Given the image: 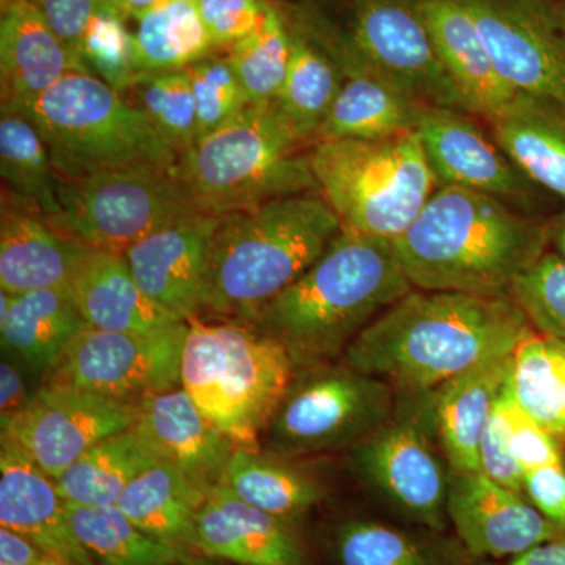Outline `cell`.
Listing matches in <instances>:
<instances>
[{
    "instance_id": "cell-1",
    "label": "cell",
    "mask_w": 565,
    "mask_h": 565,
    "mask_svg": "<svg viewBox=\"0 0 565 565\" xmlns=\"http://www.w3.org/2000/svg\"><path fill=\"white\" fill-rule=\"evenodd\" d=\"M533 332L511 296L412 289L366 327L341 363L401 394L430 393Z\"/></svg>"
},
{
    "instance_id": "cell-2",
    "label": "cell",
    "mask_w": 565,
    "mask_h": 565,
    "mask_svg": "<svg viewBox=\"0 0 565 565\" xmlns=\"http://www.w3.org/2000/svg\"><path fill=\"white\" fill-rule=\"evenodd\" d=\"M393 245L415 289L501 297L548 250V237L546 223L505 200L444 185Z\"/></svg>"
},
{
    "instance_id": "cell-3",
    "label": "cell",
    "mask_w": 565,
    "mask_h": 565,
    "mask_svg": "<svg viewBox=\"0 0 565 565\" xmlns=\"http://www.w3.org/2000/svg\"><path fill=\"white\" fill-rule=\"evenodd\" d=\"M412 289L393 241L343 230L307 273L245 323L285 345L297 370H307L341 359Z\"/></svg>"
},
{
    "instance_id": "cell-4",
    "label": "cell",
    "mask_w": 565,
    "mask_h": 565,
    "mask_svg": "<svg viewBox=\"0 0 565 565\" xmlns=\"http://www.w3.org/2000/svg\"><path fill=\"white\" fill-rule=\"evenodd\" d=\"M343 232L321 193L223 215L212 237L203 311L248 322L307 273Z\"/></svg>"
},
{
    "instance_id": "cell-5",
    "label": "cell",
    "mask_w": 565,
    "mask_h": 565,
    "mask_svg": "<svg viewBox=\"0 0 565 565\" xmlns=\"http://www.w3.org/2000/svg\"><path fill=\"white\" fill-rule=\"evenodd\" d=\"M296 374L285 345L255 327L188 319L181 386L239 448H262L263 434Z\"/></svg>"
},
{
    "instance_id": "cell-6",
    "label": "cell",
    "mask_w": 565,
    "mask_h": 565,
    "mask_svg": "<svg viewBox=\"0 0 565 565\" xmlns=\"http://www.w3.org/2000/svg\"><path fill=\"white\" fill-rule=\"evenodd\" d=\"M275 104H248L182 152L178 170L196 210L223 215L282 196L319 192L310 151Z\"/></svg>"
},
{
    "instance_id": "cell-7",
    "label": "cell",
    "mask_w": 565,
    "mask_h": 565,
    "mask_svg": "<svg viewBox=\"0 0 565 565\" xmlns=\"http://www.w3.org/2000/svg\"><path fill=\"white\" fill-rule=\"evenodd\" d=\"M22 114L46 143L57 177L180 162L148 118L92 73L68 74Z\"/></svg>"
},
{
    "instance_id": "cell-8",
    "label": "cell",
    "mask_w": 565,
    "mask_h": 565,
    "mask_svg": "<svg viewBox=\"0 0 565 565\" xmlns=\"http://www.w3.org/2000/svg\"><path fill=\"white\" fill-rule=\"evenodd\" d=\"M318 191L344 232L394 241L437 191L418 132L379 140L316 141L310 150Z\"/></svg>"
},
{
    "instance_id": "cell-9",
    "label": "cell",
    "mask_w": 565,
    "mask_h": 565,
    "mask_svg": "<svg viewBox=\"0 0 565 565\" xmlns=\"http://www.w3.org/2000/svg\"><path fill=\"white\" fill-rule=\"evenodd\" d=\"M196 210L178 167L139 166L57 177V211L46 222L98 250L122 253Z\"/></svg>"
},
{
    "instance_id": "cell-10",
    "label": "cell",
    "mask_w": 565,
    "mask_h": 565,
    "mask_svg": "<svg viewBox=\"0 0 565 565\" xmlns=\"http://www.w3.org/2000/svg\"><path fill=\"white\" fill-rule=\"evenodd\" d=\"M329 364L296 374L263 434L264 451L297 459L352 449L392 418V385L348 364Z\"/></svg>"
},
{
    "instance_id": "cell-11",
    "label": "cell",
    "mask_w": 565,
    "mask_h": 565,
    "mask_svg": "<svg viewBox=\"0 0 565 565\" xmlns=\"http://www.w3.org/2000/svg\"><path fill=\"white\" fill-rule=\"evenodd\" d=\"M404 407L352 448L353 467L401 512L430 527L445 523L449 476L438 455L430 393L403 394Z\"/></svg>"
},
{
    "instance_id": "cell-12",
    "label": "cell",
    "mask_w": 565,
    "mask_h": 565,
    "mask_svg": "<svg viewBox=\"0 0 565 565\" xmlns=\"http://www.w3.org/2000/svg\"><path fill=\"white\" fill-rule=\"evenodd\" d=\"M188 321L156 332H110L82 327L44 384L73 386L118 403L139 404L181 386Z\"/></svg>"
},
{
    "instance_id": "cell-13",
    "label": "cell",
    "mask_w": 565,
    "mask_h": 565,
    "mask_svg": "<svg viewBox=\"0 0 565 565\" xmlns=\"http://www.w3.org/2000/svg\"><path fill=\"white\" fill-rule=\"evenodd\" d=\"M344 35L370 68L414 102L467 111L438 57L418 0H352Z\"/></svg>"
},
{
    "instance_id": "cell-14",
    "label": "cell",
    "mask_w": 565,
    "mask_h": 565,
    "mask_svg": "<svg viewBox=\"0 0 565 565\" xmlns=\"http://www.w3.org/2000/svg\"><path fill=\"white\" fill-rule=\"evenodd\" d=\"M501 79L565 103V32L553 0H463Z\"/></svg>"
},
{
    "instance_id": "cell-15",
    "label": "cell",
    "mask_w": 565,
    "mask_h": 565,
    "mask_svg": "<svg viewBox=\"0 0 565 565\" xmlns=\"http://www.w3.org/2000/svg\"><path fill=\"white\" fill-rule=\"evenodd\" d=\"M136 422L137 404L43 382L28 407L2 430V437L57 478L93 446L131 429Z\"/></svg>"
},
{
    "instance_id": "cell-16",
    "label": "cell",
    "mask_w": 565,
    "mask_h": 565,
    "mask_svg": "<svg viewBox=\"0 0 565 565\" xmlns=\"http://www.w3.org/2000/svg\"><path fill=\"white\" fill-rule=\"evenodd\" d=\"M300 28L329 51L344 74L343 85L327 114L316 141L379 140L415 131L422 104L362 61L344 32L322 17L305 11Z\"/></svg>"
},
{
    "instance_id": "cell-17",
    "label": "cell",
    "mask_w": 565,
    "mask_h": 565,
    "mask_svg": "<svg viewBox=\"0 0 565 565\" xmlns=\"http://www.w3.org/2000/svg\"><path fill=\"white\" fill-rule=\"evenodd\" d=\"M218 222L217 215L189 212L125 252L141 291L181 321L203 313L212 237Z\"/></svg>"
},
{
    "instance_id": "cell-18",
    "label": "cell",
    "mask_w": 565,
    "mask_h": 565,
    "mask_svg": "<svg viewBox=\"0 0 565 565\" xmlns=\"http://www.w3.org/2000/svg\"><path fill=\"white\" fill-rule=\"evenodd\" d=\"M446 514L476 556L515 557L565 533L522 493L497 484L482 471H451Z\"/></svg>"
},
{
    "instance_id": "cell-19",
    "label": "cell",
    "mask_w": 565,
    "mask_h": 565,
    "mask_svg": "<svg viewBox=\"0 0 565 565\" xmlns=\"http://www.w3.org/2000/svg\"><path fill=\"white\" fill-rule=\"evenodd\" d=\"M415 131L437 189L456 185L489 193L505 202L525 199L533 192V182L467 111L424 106Z\"/></svg>"
},
{
    "instance_id": "cell-20",
    "label": "cell",
    "mask_w": 565,
    "mask_h": 565,
    "mask_svg": "<svg viewBox=\"0 0 565 565\" xmlns=\"http://www.w3.org/2000/svg\"><path fill=\"white\" fill-rule=\"evenodd\" d=\"M193 548L236 565H308L302 542L289 523L245 503L222 484L206 490Z\"/></svg>"
},
{
    "instance_id": "cell-21",
    "label": "cell",
    "mask_w": 565,
    "mask_h": 565,
    "mask_svg": "<svg viewBox=\"0 0 565 565\" xmlns=\"http://www.w3.org/2000/svg\"><path fill=\"white\" fill-rule=\"evenodd\" d=\"M0 526L25 535L63 563L95 565L70 525L55 479L7 437L0 448Z\"/></svg>"
},
{
    "instance_id": "cell-22",
    "label": "cell",
    "mask_w": 565,
    "mask_h": 565,
    "mask_svg": "<svg viewBox=\"0 0 565 565\" xmlns=\"http://www.w3.org/2000/svg\"><path fill=\"white\" fill-rule=\"evenodd\" d=\"M71 73H90L55 35L32 0L2 9L0 98L2 109L24 111Z\"/></svg>"
},
{
    "instance_id": "cell-23",
    "label": "cell",
    "mask_w": 565,
    "mask_h": 565,
    "mask_svg": "<svg viewBox=\"0 0 565 565\" xmlns=\"http://www.w3.org/2000/svg\"><path fill=\"white\" fill-rule=\"evenodd\" d=\"M134 427L162 462L180 468L204 490L221 482L237 448L202 414L182 386L141 399Z\"/></svg>"
},
{
    "instance_id": "cell-24",
    "label": "cell",
    "mask_w": 565,
    "mask_h": 565,
    "mask_svg": "<svg viewBox=\"0 0 565 565\" xmlns=\"http://www.w3.org/2000/svg\"><path fill=\"white\" fill-rule=\"evenodd\" d=\"M93 247L52 228L46 218L2 200L0 217V286L22 294L39 289H68Z\"/></svg>"
},
{
    "instance_id": "cell-25",
    "label": "cell",
    "mask_w": 565,
    "mask_h": 565,
    "mask_svg": "<svg viewBox=\"0 0 565 565\" xmlns=\"http://www.w3.org/2000/svg\"><path fill=\"white\" fill-rule=\"evenodd\" d=\"M438 57L468 114L494 117L516 95L501 79L463 0H418Z\"/></svg>"
},
{
    "instance_id": "cell-26",
    "label": "cell",
    "mask_w": 565,
    "mask_h": 565,
    "mask_svg": "<svg viewBox=\"0 0 565 565\" xmlns=\"http://www.w3.org/2000/svg\"><path fill=\"white\" fill-rule=\"evenodd\" d=\"M512 353L475 364L430 392L435 434L451 471H479V445L508 385Z\"/></svg>"
},
{
    "instance_id": "cell-27",
    "label": "cell",
    "mask_w": 565,
    "mask_h": 565,
    "mask_svg": "<svg viewBox=\"0 0 565 565\" xmlns=\"http://www.w3.org/2000/svg\"><path fill=\"white\" fill-rule=\"evenodd\" d=\"M88 327L110 332H156L182 322L141 291L122 253L93 248L70 285Z\"/></svg>"
},
{
    "instance_id": "cell-28",
    "label": "cell",
    "mask_w": 565,
    "mask_h": 565,
    "mask_svg": "<svg viewBox=\"0 0 565 565\" xmlns=\"http://www.w3.org/2000/svg\"><path fill=\"white\" fill-rule=\"evenodd\" d=\"M487 121L516 169L565 200V103L516 93Z\"/></svg>"
},
{
    "instance_id": "cell-29",
    "label": "cell",
    "mask_w": 565,
    "mask_h": 565,
    "mask_svg": "<svg viewBox=\"0 0 565 565\" xmlns=\"http://www.w3.org/2000/svg\"><path fill=\"white\" fill-rule=\"evenodd\" d=\"M85 326L70 289L0 291L3 352L11 353L33 373H50Z\"/></svg>"
},
{
    "instance_id": "cell-30",
    "label": "cell",
    "mask_w": 565,
    "mask_h": 565,
    "mask_svg": "<svg viewBox=\"0 0 565 565\" xmlns=\"http://www.w3.org/2000/svg\"><path fill=\"white\" fill-rule=\"evenodd\" d=\"M294 460L262 448L237 446L218 484L253 508L292 525L326 497L319 479Z\"/></svg>"
},
{
    "instance_id": "cell-31",
    "label": "cell",
    "mask_w": 565,
    "mask_h": 565,
    "mask_svg": "<svg viewBox=\"0 0 565 565\" xmlns=\"http://www.w3.org/2000/svg\"><path fill=\"white\" fill-rule=\"evenodd\" d=\"M204 500L203 487L180 468L159 462L126 487L117 508L151 537L188 552Z\"/></svg>"
},
{
    "instance_id": "cell-32",
    "label": "cell",
    "mask_w": 565,
    "mask_h": 565,
    "mask_svg": "<svg viewBox=\"0 0 565 565\" xmlns=\"http://www.w3.org/2000/svg\"><path fill=\"white\" fill-rule=\"evenodd\" d=\"M159 462L147 438L132 426L93 446L54 479L66 503L106 508L117 505L126 487Z\"/></svg>"
},
{
    "instance_id": "cell-33",
    "label": "cell",
    "mask_w": 565,
    "mask_h": 565,
    "mask_svg": "<svg viewBox=\"0 0 565 565\" xmlns=\"http://www.w3.org/2000/svg\"><path fill=\"white\" fill-rule=\"evenodd\" d=\"M291 55L275 107L303 143L315 139L343 85L340 65L302 28L289 24Z\"/></svg>"
},
{
    "instance_id": "cell-34",
    "label": "cell",
    "mask_w": 565,
    "mask_h": 565,
    "mask_svg": "<svg viewBox=\"0 0 565 565\" xmlns=\"http://www.w3.org/2000/svg\"><path fill=\"white\" fill-rule=\"evenodd\" d=\"M509 392L557 441H565V341L531 332L512 353Z\"/></svg>"
},
{
    "instance_id": "cell-35",
    "label": "cell",
    "mask_w": 565,
    "mask_h": 565,
    "mask_svg": "<svg viewBox=\"0 0 565 565\" xmlns=\"http://www.w3.org/2000/svg\"><path fill=\"white\" fill-rule=\"evenodd\" d=\"M0 111V173L7 200L50 218L57 211V173L46 143L24 114Z\"/></svg>"
},
{
    "instance_id": "cell-36",
    "label": "cell",
    "mask_w": 565,
    "mask_h": 565,
    "mask_svg": "<svg viewBox=\"0 0 565 565\" xmlns=\"http://www.w3.org/2000/svg\"><path fill=\"white\" fill-rule=\"evenodd\" d=\"M136 24L132 39L137 76L188 68L215 50L196 0H172Z\"/></svg>"
},
{
    "instance_id": "cell-37",
    "label": "cell",
    "mask_w": 565,
    "mask_h": 565,
    "mask_svg": "<svg viewBox=\"0 0 565 565\" xmlns=\"http://www.w3.org/2000/svg\"><path fill=\"white\" fill-rule=\"evenodd\" d=\"M66 515L77 541L103 565H180L191 557L141 531L117 505L66 503Z\"/></svg>"
},
{
    "instance_id": "cell-38",
    "label": "cell",
    "mask_w": 565,
    "mask_h": 565,
    "mask_svg": "<svg viewBox=\"0 0 565 565\" xmlns=\"http://www.w3.org/2000/svg\"><path fill=\"white\" fill-rule=\"evenodd\" d=\"M291 55V31L270 3L259 28L230 47L228 58L248 104H273L285 84Z\"/></svg>"
},
{
    "instance_id": "cell-39",
    "label": "cell",
    "mask_w": 565,
    "mask_h": 565,
    "mask_svg": "<svg viewBox=\"0 0 565 565\" xmlns=\"http://www.w3.org/2000/svg\"><path fill=\"white\" fill-rule=\"evenodd\" d=\"M129 102L178 154L199 140V117L188 71L145 73L134 81Z\"/></svg>"
},
{
    "instance_id": "cell-40",
    "label": "cell",
    "mask_w": 565,
    "mask_h": 565,
    "mask_svg": "<svg viewBox=\"0 0 565 565\" xmlns=\"http://www.w3.org/2000/svg\"><path fill=\"white\" fill-rule=\"evenodd\" d=\"M338 565H440L411 535L370 520L344 523L334 535Z\"/></svg>"
},
{
    "instance_id": "cell-41",
    "label": "cell",
    "mask_w": 565,
    "mask_h": 565,
    "mask_svg": "<svg viewBox=\"0 0 565 565\" xmlns=\"http://www.w3.org/2000/svg\"><path fill=\"white\" fill-rule=\"evenodd\" d=\"M511 297L531 327L545 337L565 341V259L546 250L519 275Z\"/></svg>"
},
{
    "instance_id": "cell-42",
    "label": "cell",
    "mask_w": 565,
    "mask_h": 565,
    "mask_svg": "<svg viewBox=\"0 0 565 565\" xmlns=\"http://www.w3.org/2000/svg\"><path fill=\"white\" fill-rule=\"evenodd\" d=\"M126 20L111 10L96 14L82 40L81 57L92 74L126 95L137 79L134 39Z\"/></svg>"
},
{
    "instance_id": "cell-43",
    "label": "cell",
    "mask_w": 565,
    "mask_h": 565,
    "mask_svg": "<svg viewBox=\"0 0 565 565\" xmlns=\"http://www.w3.org/2000/svg\"><path fill=\"white\" fill-rule=\"evenodd\" d=\"M199 117V139L221 128L248 106L228 55L210 54L185 68Z\"/></svg>"
},
{
    "instance_id": "cell-44",
    "label": "cell",
    "mask_w": 565,
    "mask_h": 565,
    "mask_svg": "<svg viewBox=\"0 0 565 565\" xmlns=\"http://www.w3.org/2000/svg\"><path fill=\"white\" fill-rule=\"evenodd\" d=\"M512 396L509 386L494 403L479 445V471L497 484L523 494V473L511 451Z\"/></svg>"
},
{
    "instance_id": "cell-45",
    "label": "cell",
    "mask_w": 565,
    "mask_h": 565,
    "mask_svg": "<svg viewBox=\"0 0 565 565\" xmlns=\"http://www.w3.org/2000/svg\"><path fill=\"white\" fill-rule=\"evenodd\" d=\"M270 0H196L215 50L233 47L262 24Z\"/></svg>"
},
{
    "instance_id": "cell-46",
    "label": "cell",
    "mask_w": 565,
    "mask_h": 565,
    "mask_svg": "<svg viewBox=\"0 0 565 565\" xmlns=\"http://www.w3.org/2000/svg\"><path fill=\"white\" fill-rule=\"evenodd\" d=\"M55 35L77 58L82 40L96 14L111 10V0H32ZM90 71V70H88Z\"/></svg>"
},
{
    "instance_id": "cell-47",
    "label": "cell",
    "mask_w": 565,
    "mask_h": 565,
    "mask_svg": "<svg viewBox=\"0 0 565 565\" xmlns=\"http://www.w3.org/2000/svg\"><path fill=\"white\" fill-rule=\"evenodd\" d=\"M511 451L523 475L544 465L563 462L559 441L542 429L525 412L520 411L514 397L511 412Z\"/></svg>"
},
{
    "instance_id": "cell-48",
    "label": "cell",
    "mask_w": 565,
    "mask_h": 565,
    "mask_svg": "<svg viewBox=\"0 0 565 565\" xmlns=\"http://www.w3.org/2000/svg\"><path fill=\"white\" fill-rule=\"evenodd\" d=\"M523 492L545 519L565 527L564 462L544 465L523 475Z\"/></svg>"
},
{
    "instance_id": "cell-49",
    "label": "cell",
    "mask_w": 565,
    "mask_h": 565,
    "mask_svg": "<svg viewBox=\"0 0 565 565\" xmlns=\"http://www.w3.org/2000/svg\"><path fill=\"white\" fill-rule=\"evenodd\" d=\"M20 360L6 352L0 363V426L6 430L10 423L28 407L32 394L25 384Z\"/></svg>"
},
{
    "instance_id": "cell-50",
    "label": "cell",
    "mask_w": 565,
    "mask_h": 565,
    "mask_svg": "<svg viewBox=\"0 0 565 565\" xmlns=\"http://www.w3.org/2000/svg\"><path fill=\"white\" fill-rule=\"evenodd\" d=\"M46 556L31 539L0 526V565H40Z\"/></svg>"
},
{
    "instance_id": "cell-51",
    "label": "cell",
    "mask_w": 565,
    "mask_h": 565,
    "mask_svg": "<svg viewBox=\"0 0 565 565\" xmlns=\"http://www.w3.org/2000/svg\"><path fill=\"white\" fill-rule=\"evenodd\" d=\"M509 565H565V533L512 557Z\"/></svg>"
},
{
    "instance_id": "cell-52",
    "label": "cell",
    "mask_w": 565,
    "mask_h": 565,
    "mask_svg": "<svg viewBox=\"0 0 565 565\" xmlns=\"http://www.w3.org/2000/svg\"><path fill=\"white\" fill-rule=\"evenodd\" d=\"M169 2L172 0H111V9L120 14L122 20L137 21Z\"/></svg>"
},
{
    "instance_id": "cell-53",
    "label": "cell",
    "mask_w": 565,
    "mask_h": 565,
    "mask_svg": "<svg viewBox=\"0 0 565 565\" xmlns=\"http://www.w3.org/2000/svg\"><path fill=\"white\" fill-rule=\"evenodd\" d=\"M546 237H548L550 250L565 259V210L546 223Z\"/></svg>"
},
{
    "instance_id": "cell-54",
    "label": "cell",
    "mask_w": 565,
    "mask_h": 565,
    "mask_svg": "<svg viewBox=\"0 0 565 565\" xmlns=\"http://www.w3.org/2000/svg\"><path fill=\"white\" fill-rule=\"evenodd\" d=\"M180 565H225V564H222V563H218L217 559H212V557H210V559H206V557H189L188 561H184V563L180 564Z\"/></svg>"
},
{
    "instance_id": "cell-55",
    "label": "cell",
    "mask_w": 565,
    "mask_h": 565,
    "mask_svg": "<svg viewBox=\"0 0 565 565\" xmlns=\"http://www.w3.org/2000/svg\"><path fill=\"white\" fill-rule=\"evenodd\" d=\"M557 18H559L561 25H563L565 32V0L555 2Z\"/></svg>"
},
{
    "instance_id": "cell-56",
    "label": "cell",
    "mask_w": 565,
    "mask_h": 565,
    "mask_svg": "<svg viewBox=\"0 0 565 565\" xmlns=\"http://www.w3.org/2000/svg\"><path fill=\"white\" fill-rule=\"evenodd\" d=\"M40 565H70L63 563L61 559H55V557L46 556L43 561H41Z\"/></svg>"
},
{
    "instance_id": "cell-57",
    "label": "cell",
    "mask_w": 565,
    "mask_h": 565,
    "mask_svg": "<svg viewBox=\"0 0 565 565\" xmlns=\"http://www.w3.org/2000/svg\"><path fill=\"white\" fill-rule=\"evenodd\" d=\"M11 2H17V0H0V6H2L3 9V7L9 6Z\"/></svg>"
}]
</instances>
